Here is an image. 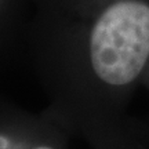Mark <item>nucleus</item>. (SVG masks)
Segmentation results:
<instances>
[{
  "instance_id": "f03ea898",
  "label": "nucleus",
  "mask_w": 149,
  "mask_h": 149,
  "mask_svg": "<svg viewBox=\"0 0 149 149\" xmlns=\"http://www.w3.org/2000/svg\"><path fill=\"white\" fill-rule=\"evenodd\" d=\"M0 149H59L57 145L51 144V142H47V141H37V142H33V144H29L28 146H17L14 144V141L11 139V137L8 134H6L4 131L1 133V137H0Z\"/></svg>"
},
{
  "instance_id": "f257e3e1",
  "label": "nucleus",
  "mask_w": 149,
  "mask_h": 149,
  "mask_svg": "<svg viewBox=\"0 0 149 149\" xmlns=\"http://www.w3.org/2000/svg\"><path fill=\"white\" fill-rule=\"evenodd\" d=\"M87 64L109 88H127L149 66V4L117 0L91 28Z\"/></svg>"
}]
</instances>
